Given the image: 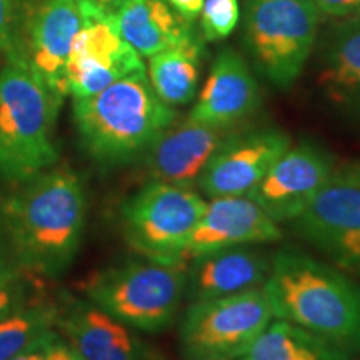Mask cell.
Segmentation results:
<instances>
[{"label":"cell","mask_w":360,"mask_h":360,"mask_svg":"<svg viewBox=\"0 0 360 360\" xmlns=\"http://www.w3.org/2000/svg\"><path fill=\"white\" fill-rule=\"evenodd\" d=\"M85 210L82 179L64 165L13 186L0 204V222L17 265L39 277L62 276L80 249Z\"/></svg>","instance_id":"cell-1"},{"label":"cell","mask_w":360,"mask_h":360,"mask_svg":"<svg viewBox=\"0 0 360 360\" xmlns=\"http://www.w3.org/2000/svg\"><path fill=\"white\" fill-rule=\"evenodd\" d=\"M264 290L274 317L322 337L350 355L360 354V283L304 250L272 254Z\"/></svg>","instance_id":"cell-2"},{"label":"cell","mask_w":360,"mask_h":360,"mask_svg":"<svg viewBox=\"0 0 360 360\" xmlns=\"http://www.w3.org/2000/svg\"><path fill=\"white\" fill-rule=\"evenodd\" d=\"M72 112L85 154L103 169L141 159L177 119L174 107L157 97L146 70L117 80L94 96L74 98Z\"/></svg>","instance_id":"cell-3"},{"label":"cell","mask_w":360,"mask_h":360,"mask_svg":"<svg viewBox=\"0 0 360 360\" xmlns=\"http://www.w3.org/2000/svg\"><path fill=\"white\" fill-rule=\"evenodd\" d=\"M57 97L22 58L0 69V182L19 186L58 162Z\"/></svg>","instance_id":"cell-4"},{"label":"cell","mask_w":360,"mask_h":360,"mask_svg":"<svg viewBox=\"0 0 360 360\" xmlns=\"http://www.w3.org/2000/svg\"><path fill=\"white\" fill-rule=\"evenodd\" d=\"M187 264L127 260L92 274L82 283L84 299L137 332L172 326L186 299Z\"/></svg>","instance_id":"cell-5"},{"label":"cell","mask_w":360,"mask_h":360,"mask_svg":"<svg viewBox=\"0 0 360 360\" xmlns=\"http://www.w3.org/2000/svg\"><path fill=\"white\" fill-rule=\"evenodd\" d=\"M312 0H245V45L257 70L278 89L300 77L321 25Z\"/></svg>","instance_id":"cell-6"},{"label":"cell","mask_w":360,"mask_h":360,"mask_svg":"<svg viewBox=\"0 0 360 360\" xmlns=\"http://www.w3.org/2000/svg\"><path fill=\"white\" fill-rule=\"evenodd\" d=\"M207 202L195 188L147 182L120 207L127 244L143 259L187 264L186 250Z\"/></svg>","instance_id":"cell-7"},{"label":"cell","mask_w":360,"mask_h":360,"mask_svg":"<svg viewBox=\"0 0 360 360\" xmlns=\"http://www.w3.org/2000/svg\"><path fill=\"white\" fill-rule=\"evenodd\" d=\"M264 287L191 302L180 322L186 360H237L274 321Z\"/></svg>","instance_id":"cell-8"},{"label":"cell","mask_w":360,"mask_h":360,"mask_svg":"<svg viewBox=\"0 0 360 360\" xmlns=\"http://www.w3.org/2000/svg\"><path fill=\"white\" fill-rule=\"evenodd\" d=\"M79 6L84 13V24L72 42L65 67L69 96L74 98L94 96L117 80L146 70L142 57L122 39L112 17L82 2Z\"/></svg>","instance_id":"cell-9"},{"label":"cell","mask_w":360,"mask_h":360,"mask_svg":"<svg viewBox=\"0 0 360 360\" xmlns=\"http://www.w3.org/2000/svg\"><path fill=\"white\" fill-rule=\"evenodd\" d=\"M335 170L334 159L326 148L314 142H300L287 148L249 197L277 224L292 222Z\"/></svg>","instance_id":"cell-10"},{"label":"cell","mask_w":360,"mask_h":360,"mask_svg":"<svg viewBox=\"0 0 360 360\" xmlns=\"http://www.w3.org/2000/svg\"><path fill=\"white\" fill-rule=\"evenodd\" d=\"M57 330L82 360H169L137 330L84 297L58 299Z\"/></svg>","instance_id":"cell-11"},{"label":"cell","mask_w":360,"mask_h":360,"mask_svg":"<svg viewBox=\"0 0 360 360\" xmlns=\"http://www.w3.org/2000/svg\"><path fill=\"white\" fill-rule=\"evenodd\" d=\"M290 146V135L281 129L232 134L210 160L199 188L209 199L249 195Z\"/></svg>","instance_id":"cell-12"},{"label":"cell","mask_w":360,"mask_h":360,"mask_svg":"<svg viewBox=\"0 0 360 360\" xmlns=\"http://www.w3.org/2000/svg\"><path fill=\"white\" fill-rule=\"evenodd\" d=\"M232 134V129L215 127L191 117L182 122L175 120L141 157L148 182L199 187L210 160Z\"/></svg>","instance_id":"cell-13"},{"label":"cell","mask_w":360,"mask_h":360,"mask_svg":"<svg viewBox=\"0 0 360 360\" xmlns=\"http://www.w3.org/2000/svg\"><path fill=\"white\" fill-rule=\"evenodd\" d=\"M82 24L77 0H40L27 24L22 60L60 98L69 96L65 67Z\"/></svg>","instance_id":"cell-14"},{"label":"cell","mask_w":360,"mask_h":360,"mask_svg":"<svg viewBox=\"0 0 360 360\" xmlns=\"http://www.w3.org/2000/svg\"><path fill=\"white\" fill-rule=\"evenodd\" d=\"M282 238L281 224L249 195L212 197L188 240L186 260L242 245H260Z\"/></svg>","instance_id":"cell-15"},{"label":"cell","mask_w":360,"mask_h":360,"mask_svg":"<svg viewBox=\"0 0 360 360\" xmlns=\"http://www.w3.org/2000/svg\"><path fill=\"white\" fill-rule=\"evenodd\" d=\"M260 105V89L254 72L240 53L225 49L214 60L191 119L232 129Z\"/></svg>","instance_id":"cell-16"},{"label":"cell","mask_w":360,"mask_h":360,"mask_svg":"<svg viewBox=\"0 0 360 360\" xmlns=\"http://www.w3.org/2000/svg\"><path fill=\"white\" fill-rule=\"evenodd\" d=\"M272 255L254 245L232 247L187 262L186 299L191 302L264 287Z\"/></svg>","instance_id":"cell-17"},{"label":"cell","mask_w":360,"mask_h":360,"mask_svg":"<svg viewBox=\"0 0 360 360\" xmlns=\"http://www.w3.org/2000/svg\"><path fill=\"white\" fill-rule=\"evenodd\" d=\"M290 224L315 249L344 233L360 231V184L335 170Z\"/></svg>","instance_id":"cell-18"},{"label":"cell","mask_w":360,"mask_h":360,"mask_svg":"<svg viewBox=\"0 0 360 360\" xmlns=\"http://www.w3.org/2000/svg\"><path fill=\"white\" fill-rule=\"evenodd\" d=\"M317 84L334 105L360 114V15L334 25L322 51Z\"/></svg>","instance_id":"cell-19"},{"label":"cell","mask_w":360,"mask_h":360,"mask_svg":"<svg viewBox=\"0 0 360 360\" xmlns=\"http://www.w3.org/2000/svg\"><path fill=\"white\" fill-rule=\"evenodd\" d=\"M112 20L125 42L139 56L148 58L192 32V24L165 0H124Z\"/></svg>","instance_id":"cell-20"},{"label":"cell","mask_w":360,"mask_h":360,"mask_svg":"<svg viewBox=\"0 0 360 360\" xmlns=\"http://www.w3.org/2000/svg\"><path fill=\"white\" fill-rule=\"evenodd\" d=\"M204 45L193 30L172 47L148 58V80L162 102L186 105L197 96Z\"/></svg>","instance_id":"cell-21"},{"label":"cell","mask_w":360,"mask_h":360,"mask_svg":"<svg viewBox=\"0 0 360 360\" xmlns=\"http://www.w3.org/2000/svg\"><path fill=\"white\" fill-rule=\"evenodd\" d=\"M237 360H354V355L302 327L274 319Z\"/></svg>","instance_id":"cell-22"},{"label":"cell","mask_w":360,"mask_h":360,"mask_svg":"<svg viewBox=\"0 0 360 360\" xmlns=\"http://www.w3.org/2000/svg\"><path fill=\"white\" fill-rule=\"evenodd\" d=\"M58 300L39 294L0 319V360H11L57 328Z\"/></svg>","instance_id":"cell-23"},{"label":"cell","mask_w":360,"mask_h":360,"mask_svg":"<svg viewBox=\"0 0 360 360\" xmlns=\"http://www.w3.org/2000/svg\"><path fill=\"white\" fill-rule=\"evenodd\" d=\"M40 0H0V53L22 58V44L29 19Z\"/></svg>","instance_id":"cell-24"},{"label":"cell","mask_w":360,"mask_h":360,"mask_svg":"<svg viewBox=\"0 0 360 360\" xmlns=\"http://www.w3.org/2000/svg\"><path fill=\"white\" fill-rule=\"evenodd\" d=\"M240 19L238 0H204L200 12L202 35L207 42L227 39Z\"/></svg>","instance_id":"cell-25"},{"label":"cell","mask_w":360,"mask_h":360,"mask_svg":"<svg viewBox=\"0 0 360 360\" xmlns=\"http://www.w3.org/2000/svg\"><path fill=\"white\" fill-rule=\"evenodd\" d=\"M11 360H82L60 332L51 330Z\"/></svg>","instance_id":"cell-26"},{"label":"cell","mask_w":360,"mask_h":360,"mask_svg":"<svg viewBox=\"0 0 360 360\" xmlns=\"http://www.w3.org/2000/svg\"><path fill=\"white\" fill-rule=\"evenodd\" d=\"M39 294L40 292L34 290L22 277L11 282H2L0 283V319L22 307Z\"/></svg>","instance_id":"cell-27"},{"label":"cell","mask_w":360,"mask_h":360,"mask_svg":"<svg viewBox=\"0 0 360 360\" xmlns=\"http://www.w3.org/2000/svg\"><path fill=\"white\" fill-rule=\"evenodd\" d=\"M319 13L330 19H350L360 15V0H312Z\"/></svg>","instance_id":"cell-28"},{"label":"cell","mask_w":360,"mask_h":360,"mask_svg":"<svg viewBox=\"0 0 360 360\" xmlns=\"http://www.w3.org/2000/svg\"><path fill=\"white\" fill-rule=\"evenodd\" d=\"M7 238L0 233V283L11 282L20 276V267L13 259L11 247L6 244Z\"/></svg>","instance_id":"cell-29"},{"label":"cell","mask_w":360,"mask_h":360,"mask_svg":"<svg viewBox=\"0 0 360 360\" xmlns=\"http://www.w3.org/2000/svg\"><path fill=\"white\" fill-rule=\"evenodd\" d=\"M165 2L188 24H192L197 20V17H200L202 7H204V0H165Z\"/></svg>","instance_id":"cell-30"},{"label":"cell","mask_w":360,"mask_h":360,"mask_svg":"<svg viewBox=\"0 0 360 360\" xmlns=\"http://www.w3.org/2000/svg\"><path fill=\"white\" fill-rule=\"evenodd\" d=\"M79 2H82V4H85V6H89L92 8H96V11L102 12L103 15L112 17L124 0H79Z\"/></svg>","instance_id":"cell-31"},{"label":"cell","mask_w":360,"mask_h":360,"mask_svg":"<svg viewBox=\"0 0 360 360\" xmlns=\"http://www.w3.org/2000/svg\"><path fill=\"white\" fill-rule=\"evenodd\" d=\"M339 170L342 174H345L350 179L357 180V182L360 184V164H350V165H347V167L339 169Z\"/></svg>","instance_id":"cell-32"}]
</instances>
